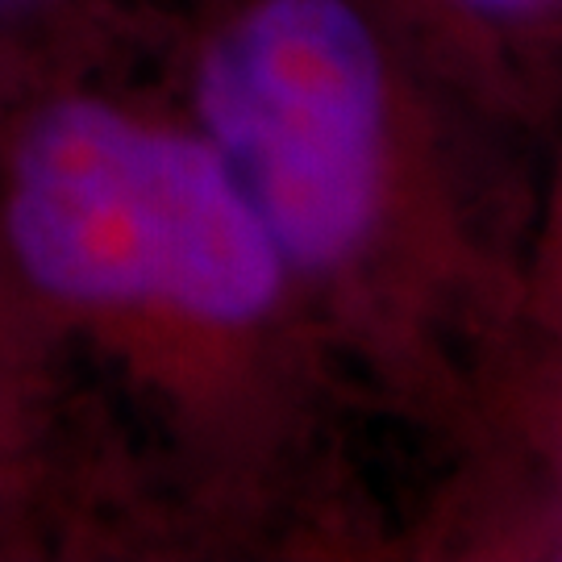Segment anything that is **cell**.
Listing matches in <instances>:
<instances>
[{"mask_svg":"<svg viewBox=\"0 0 562 562\" xmlns=\"http://www.w3.org/2000/svg\"><path fill=\"white\" fill-rule=\"evenodd\" d=\"M188 117L355 396L429 454L529 322L550 146L387 0H225L192 50Z\"/></svg>","mask_w":562,"mask_h":562,"instance_id":"cell-1","label":"cell"},{"mask_svg":"<svg viewBox=\"0 0 562 562\" xmlns=\"http://www.w3.org/2000/svg\"><path fill=\"white\" fill-rule=\"evenodd\" d=\"M4 229L21 276L59 308L155 292L250 296L288 280L192 117H155L101 92L55 97L21 130Z\"/></svg>","mask_w":562,"mask_h":562,"instance_id":"cell-2","label":"cell"},{"mask_svg":"<svg viewBox=\"0 0 562 562\" xmlns=\"http://www.w3.org/2000/svg\"><path fill=\"white\" fill-rule=\"evenodd\" d=\"M396 559H562V325L533 313L401 508Z\"/></svg>","mask_w":562,"mask_h":562,"instance_id":"cell-3","label":"cell"},{"mask_svg":"<svg viewBox=\"0 0 562 562\" xmlns=\"http://www.w3.org/2000/svg\"><path fill=\"white\" fill-rule=\"evenodd\" d=\"M387 4L454 80L554 150L562 125V0Z\"/></svg>","mask_w":562,"mask_h":562,"instance_id":"cell-4","label":"cell"},{"mask_svg":"<svg viewBox=\"0 0 562 562\" xmlns=\"http://www.w3.org/2000/svg\"><path fill=\"white\" fill-rule=\"evenodd\" d=\"M533 313L562 325V125L546 167L542 229H538V262H533Z\"/></svg>","mask_w":562,"mask_h":562,"instance_id":"cell-5","label":"cell"},{"mask_svg":"<svg viewBox=\"0 0 562 562\" xmlns=\"http://www.w3.org/2000/svg\"><path fill=\"white\" fill-rule=\"evenodd\" d=\"M13 4H30V0H0V9H13Z\"/></svg>","mask_w":562,"mask_h":562,"instance_id":"cell-6","label":"cell"}]
</instances>
